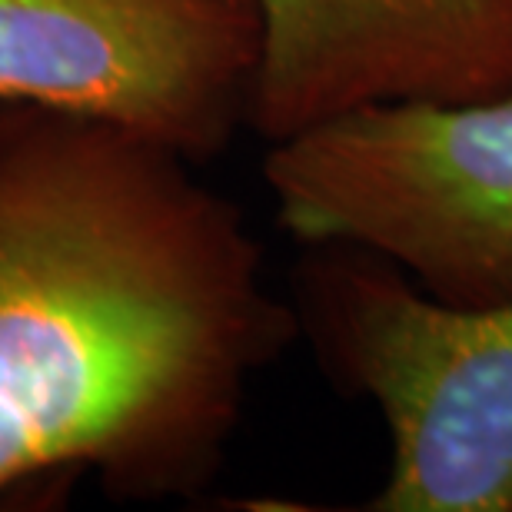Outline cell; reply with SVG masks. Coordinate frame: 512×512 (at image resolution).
<instances>
[{"label": "cell", "instance_id": "cell-1", "mask_svg": "<svg viewBox=\"0 0 512 512\" xmlns=\"http://www.w3.org/2000/svg\"><path fill=\"white\" fill-rule=\"evenodd\" d=\"M197 170L104 120L0 104V503L90 479L163 506L220 479L300 330L250 217Z\"/></svg>", "mask_w": 512, "mask_h": 512}, {"label": "cell", "instance_id": "cell-2", "mask_svg": "<svg viewBox=\"0 0 512 512\" xmlns=\"http://www.w3.org/2000/svg\"><path fill=\"white\" fill-rule=\"evenodd\" d=\"M300 343L389 436L366 512H512V300L456 306L380 253L306 243L286 273Z\"/></svg>", "mask_w": 512, "mask_h": 512}, {"label": "cell", "instance_id": "cell-3", "mask_svg": "<svg viewBox=\"0 0 512 512\" xmlns=\"http://www.w3.org/2000/svg\"><path fill=\"white\" fill-rule=\"evenodd\" d=\"M260 170L296 247L380 253L443 303L512 300V90L353 110L266 143Z\"/></svg>", "mask_w": 512, "mask_h": 512}, {"label": "cell", "instance_id": "cell-4", "mask_svg": "<svg viewBox=\"0 0 512 512\" xmlns=\"http://www.w3.org/2000/svg\"><path fill=\"white\" fill-rule=\"evenodd\" d=\"M256 0H0V104L104 120L193 163L250 130Z\"/></svg>", "mask_w": 512, "mask_h": 512}, {"label": "cell", "instance_id": "cell-5", "mask_svg": "<svg viewBox=\"0 0 512 512\" xmlns=\"http://www.w3.org/2000/svg\"><path fill=\"white\" fill-rule=\"evenodd\" d=\"M256 10L250 133L263 143L366 107L512 90V0H256Z\"/></svg>", "mask_w": 512, "mask_h": 512}]
</instances>
